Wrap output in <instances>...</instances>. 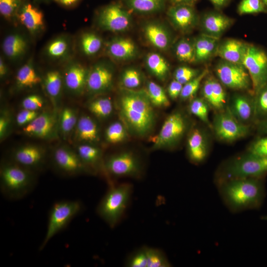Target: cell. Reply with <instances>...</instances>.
Instances as JSON below:
<instances>
[{"mask_svg":"<svg viewBox=\"0 0 267 267\" xmlns=\"http://www.w3.org/2000/svg\"><path fill=\"white\" fill-rule=\"evenodd\" d=\"M119 97L118 108L126 127L138 136H145L152 130L155 116L146 91L126 89Z\"/></svg>","mask_w":267,"mask_h":267,"instance_id":"1","label":"cell"},{"mask_svg":"<svg viewBox=\"0 0 267 267\" xmlns=\"http://www.w3.org/2000/svg\"><path fill=\"white\" fill-rule=\"evenodd\" d=\"M219 186L222 199L232 211L257 209L263 201L265 189L260 178L233 179Z\"/></svg>","mask_w":267,"mask_h":267,"instance_id":"2","label":"cell"},{"mask_svg":"<svg viewBox=\"0 0 267 267\" xmlns=\"http://www.w3.org/2000/svg\"><path fill=\"white\" fill-rule=\"evenodd\" d=\"M35 174V172L12 161L4 162L0 170L1 194L10 200H18L25 197L36 186Z\"/></svg>","mask_w":267,"mask_h":267,"instance_id":"3","label":"cell"},{"mask_svg":"<svg viewBox=\"0 0 267 267\" xmlns=\"http://www.w3.org/2000/svg\"><path fill=\"white\" fill-rule=\"evenodd\" d=\"M133 185L129 183L109 184V187L98 204L97 215L111 228L121 221L129 205Z\"/></svg>","mask_w":267,"mask_h":267,"instance_id":"4","label":"cell"},{"mask_svg":"<svg viewBox=\"0 0 267 267\" xmlns=\"http://www.w3.org/2000/svg\"><path fill=\"white\" fill-rule=\"evenodd\" d=\"M267 173V157L248 152L227 162L220 174L219 184L237 178H260Z\"/></svg>","mask_w":267,"mask_h":267,"instance_id":"5","label":"cell"},{"mask_svg":"<svg viewBox=\"0 0 267 267\" xmlns=\"http://www.w3.org/2000/svg\"><path fill=\"white\" fill-rule=\"evenodd\" d=\"M83 209L78 200H61L53 204L48 214L47 226L39 250H42L57 233L65 229Z\"/></svg>","mask_w":267,"mask_h":267,"instance_id":"6","label":"cell"},{"mask_svg":"<svg viewBox=\"0 0 267 267\" xmlns=\"http://www.w3.org/2000/svg\"><path fill=\"white\" fill-rule=\"evenodd\" d=\"M187 127L185 116L179 111L173 112L166 118L158 134L153 138V149L173 147L183 137Z\"/></svg>","mask_w":267,"mask_h":267,"instance_id":"7","label":"cell"},{"mask_svg":"<svg viewBox=\"0 0 267 267\" xmlns=\"http://www.w3.org/2000/svg\"><path fill=\"white\" fill-rule=\"evenodd\" d=\"M212 127L216 137L227 142L245 137L250 131L249 125L238 121L227 106L215 116Z\"/></svg>","mask_w":267,"mask_h":267,"instance_id":"8","label":"cell"},{"mask_svg":"<svg viewBox=\"0 0 267 267\" xmlns=\"http://www.w3.org/2000/svg\"><path fill=\"white\" fill-rule=\"evenodd\" d=\"M242 65L249 74L255 95L267 84V55L257 46L247 44Z\"/></svg>","mask_w":267,"mask_h":267,"instance_id":"9","label":"cell"},{"mask_svg":"<svg viewBox=\"0 0 267 267\" xmlns=\"http://www.w3.org/2000/svg\"><path fill=\"white\" fill-rule=\"evenodd\" d=\"M104 171L112 177L138 178L142 174L141 161L133 153L125 151L112 155L104 160Z\"/></svg>","mask_w":267,"mask_h":267,"instance_id":"10","label":"cell"},{"mask_svg":"<svg viewBox=\"0 0 267 267\" xmlns=\"http://www.w3.org/2000/svg\"><path fill=\"white\" fill-rule=\"evenodd\" d=\"M216 73L222 85L234 90L250 89L252 82L249 74L242 64L226 61L220 62L216 68Z\"/></svg>","mask_w":267,"mask_h":267,"instance_id":"11","label":"cell"},{"mask_svg":"<svg viewBox=\"0 0 267 267\" xmlns=\"http://www.w3.org/2000/svg\"><path fill=\"white\" fill-rule=\"evenodd\" d=\"M58 119L54 111L40 113L31 123L23 127L26 134L38 138L50 140L57 136Z\"/></svg>","mask_w":267,"mask_h":267,"instance_id":"12","label":"cell"},{"mask_svg":"<svg viewBox=\"0 0 267 267\" xmlns=\"http://www.w3.org/2000/svg\"><path fill=\"white\" fill-rule=\"evenodd\" d=\"M52 161L55 168L68 176L90 173L76 151L67 146L56 147L52 154Z\"/></svg>","mask_w":267,"mask_h":267,"instance_id":"13","label":"cell"},{"mask_svg":"<svg viewBox=\"0 0 267 267\" xmlns=\"http://www.w3.org/2000/svg\"><path fill=\"white\" fill-rule=\"evenodd\" d=\"M130 13L118 4L113 3L104 7L98 17L99 25L104 30L114 32H123L131 25Z\"/></svg>","mask_w":267,"mask_h":267,"instance_id":"14","label":"cell"},{"mask_svg":"<svg viewBox=\"0 0 267 267\" xmlns=\"http://www.w3.org/2000/svg\"><path fill=\"white\" fill-rule=\"evenodd\" d=\"M11 161L35 173L45 164L46 153L41 146L26 145L13 152Z\"/></svg>","mask_w":267,"mask_h":267,"instance_id":"15","label":"cell"},{"mask_svg":"<svg viewBox=\"0 0 267 267\" xmlns=\"http://www.w3.org/2000/svg\"><path fill=\"white\" fill-rule=\"evenodd\" d=\"M167 15L175 27L181 31L191 29L197 19V13L192 4L173 5L168 9Z\"/></svg>","mask_w":267,"mask_h":267,"instance_id":"16","label":"cell"},{"mask_svg":"<svg viewBox=\"0 0 267 267\" xmlns=\"http://www.w3.org/2000/svg\"><path fill=\"white\" fill-rule=\"evenodd\" d=\"M113 80L110 69L103 65H97L89 72L86 89L92 94L102 93L111 88Z\"/></svg>","mask_w":267,"mask_h":267,"instance_id":"17","label":"cell"},{"mask_svg":"<svg viewBox=\"0 0 267 267\" xmlns=\"http://www.w3.org/2000/svg\"><path fill=\"white\" fill-rule=\"evenodd\" d=\"M201 92L202 98L217 112L227 106L226 93L221 83L215 79L207 78L203 83Z\"/></svg>","mask_w":267,"mask_h":267,"instance_id":"18","label":"cell"},{"mask_svg":"<svg viewBox=\"0 0 267 267\" xmlns=\"http://www.w3.org/2000/svg\"><path fill=\"white\" fill-rule=\"evenodd\" d=\"M73 133L74 139L77 142L93 144L100 140L99 129L97 123L87 115L79 117Z\"/></svg>","mask_w":267,"mask_h":267,"instance_id":"19","label":"cell"},{"mask_svg":"<svg viewBox=\"0 0 267 267\" xmlns=\"http://www.w3.org/2000/svg\"><path fill=\"white\" fill-rule=\"evenodd\" d=\"M232 115L240 122L248 125L255 119L254 98L243 94H236L227 105Z\"/></svg>","mask_w":267,"mask_h":267,"instance_id":"20","label":"cell"},{"mask_svg":"<svg viewBox=\"0 0 267 267\" xmlns=\"http://www.w3.org/2000/svg\"><path fill=\"white\" fill-rule=\"evenodd\" d=\"M205 135L198 128L193 129L188 136L187 142L189 159L193 163L202 162L207 157L208 147Z\"/></svg>","mask_w":267,"mask_h":267,"instance_id":"21","label":"cell"},{"mask_svg":"<svg viewBox=\"0 0 267 267\" xmlns=\"http://www.w3.org/2000/svg\"><path fill=\"white\" fill-rule=\"evenodd\" d=\"M89 71L79 64L69 66L66 70L63 81L66 88L76 94H81L86 88Z\"/></svg>","mask_w":267,"mask_h":267,"instance_id":"22","label":"cell"},{"mask_svg":"<svg viewBox=\"0 0 267 267\" xmlns=\"http://www.w3.org/2000/svg\"><path fill=\"white\" fill-rule=\"evenodd\" d=\"M80 159L90 173L104 169L101 149L90 143H81L77 146L76 150Z\"/></svg>","mask_w":267,"mask_h":267,"instance_id":"23","label":"cell"},{"mask_svg":"<svg viewBox=\"0 0 267 267\" xmlns=\"http://www.w3.org/2000/svg\"><path fill=\"white\" fill-rule=\"evenodd\" d=\"M246 46L240 41L228 39L218 44L216 52L225 61L242 65Z\"/></svg>","mask_w":267,"mask_h":267,"instance_id":"24","label":"cell"},{"mask_svg":"<svg viewBox=\"0 0 267 267\" xmlns=\"http://www.w3.org/2000/svg\"><path fill=\"white\" fill-rule=\"evenodd\" d=\"M202 21V27L206 34L218 38L230 26L232 22L231 19L218 12L206 14Z\"/></svg>","mask_w":267,"mask_h":267,"instance_id":"25","label":"cell"},{"mask_svg":"<svg viewBox=\"0 0 267 267\" xmlns=\"http://www.w3.org/2000/svg\"><path fill=\"white\" fill-rule=\"evenodd\" d=\"M143 31L148 42L156 48L165 50L170 46V35L162 26L156 23H148L144 26Z\"/></svg>","mask_w":267,"mask_h":267,"instance_id":"26","label":"cell"},{"mask_svg":"<svg viewBox=\"0 0 267 267\" xmlns=\"http://www.w3.org/2000/svg\"><path fill=\"white\" fill-rule=\"evenodd\" d=\"M108 54L118 60H127L134 57L137 51L134 42L129 38H116L109 44Z\"/></svg>","mask_w":267,"mask_h":267,"instance_id":"27","label":"cell"},{"mask_svg":"<svg viewBox=\"0 0 267 267\" xmlns=\"http://www.w3.org/2000/svg\"><path fill=\"white\" fill-rule=\"evenodd\" d=\"M18 18L23 25L30 32L39 30L44 25L42 12L31 3L23 6L19 13Z\"/></svg>","mask_w":267,"mask_h":267,"instance_id":"28","label":"cell"},{"mask_svg":"<svg viewBox=\"0 0 267 267\" xmlns=\"http://www.w3.org/2000/svg\"><path fill=\"white\" fill-rule=\"evenodd\" d=\"M196 61L208 59L216 51L218 38L206 34L199 36L194 42Z\"/></svg>","mask_w":267,"mask_h":267,"instance_id":"29","label":"cell"},{"mask_svg":"<svg viewBox=\"0 0 267 267\" xmlns=\"http://www.w3.org/2000/svg\"><path fill=\"white\" fill-rule=\"evenodd\" d=\"M27 47L25 39L18 34L7 36L3 40L2 50L7 57L14 59L22 55Z\"/></svg>","mask_w":267,"mask_h":267,"instance_id":"30","label":"cell"},{"mask_svg":"<svg viewBox=\"0 0 267 267\" xmlns=\"http://www.w3.org/2000/svg\"><path fill=\"white\" fill-rule=\"evenodd\" d=\"M79 117L77 110L73 108L66 107L62 109L58 119V130L64 138L73 133Z\"/></svg>","mask_w":267,"mask_h":267,"instance_id":"31","label":"cell"},{"mask_svg":"<svg viewBox=\"0 0 267 267\" xmlns=\"http://www.w3.org/2000/svg\"><path fill=\"white\" fill-rule=\"evenodd\" d=\"M146 64L149 71L156 78L164 80L169 71V65L165 58L156 52L148 54L146 58Z\"/></svg>","mask_w":267,"mask_h":267,"instance_id":"32","label":"cell"},{"mask_svg":"<svg viewBox=\"0 0 267 267\" xmlns=\"http://www.w3.org/2000/svg\"><path fill=\"white\" fill-rule=\"evenodd\" d=\"M63 81L60 73L56 70L48 72L44 78V84L46 92L54 103L57 102L60 95Z\"/></svg>","mask_w":267,"mask_h":267,"instance_id":"33","label":"cell"},{"mask_svg":"<svg viewBox=\"0 0 267 267\" xmlns=\"http://www.w3.org/2000/svg\"><path fill=\"white\" fill-rule=\"evenodd\" d=\"M126 5L133 11L142 14H149L161 10L165 0H125Z\"/></svg>","mask_w":267,"mask_h":267,"instance_id":"34","label":"cell"},{"mask_svg":"<svg viewBox=\"0 0 267 267\" xmlns=\"http://www.w3.org/2000/svg\"><path fill=\"white\" fill-rule=\"evenodd\" d=\"M41 81V78L30 63L22 66L16 74L17 85L21 88H32L39 84Z\"/></svg>","mask_w":267,"mask_h":267,"instance_id":"35","label":"cell"},{"mask_svg":"<svg viewBox=\"0 0 267 267\" xmlns=\"http://www.w3.org/2000/svg\"><path fill=\"white\" fill-rule=\"evenodd\" d=\"M145 91L153 106L158 108L169 106V98L164 89L158 84L152 81L148 82Z\"/></svg>","mask_w":267,"mask_h":267,"instance_id":"36","label":"cell"},{"mask_svg":"<svg viewBox=\"0 0 267 267\" xmlns=\"http://www.w3.org/2000/svg\"><path fill=\"white\" fill-rule=\"evenodd\" d=\"M113 106L111 100L107 97L93 99L87 105L91 113L101 119H105L110 116L113 111Z\"/></svg>","mask_w":267,"mask_h":267,"instance_id":"37","label":"cell"},{"mask_svg":"<svg viewBox=\"0 0 267 267\" xmlns=\"http://www.w3.org/2000/svg\"><path fill=\"white\" fill-rule=\"evenodd\" d=\"M175 53L181 62L191 63L196 61L194 42L188 39H181L176 44Z\"/></svg>","mask_w":267,"mask_h":267,"instance_id":"38","label":"cell"},{"mask_svg":"<svg viewBox=\"0 0 267 267\" xmlns=\"http://www.w3.org/2000/svg\"><path fill=\"white\" fill-rule=\"evenodd\" d=\"M147 267H170L172 265L161 249L145 246Z\"/></svg>","mask_w":267,"mask_h":267,"instance_id":"39","label":"cell"},{"mask_svg":"<svg viewBox=\"0 0 267 267\" xmlns=\"http://www.w3.org/2000/svg\"><path fill=\"white\" fill-rule=\"evenodd\" d=\"M208 73L207 69L201 72L197 76L183 85L179 96L181 99H192L199 89L201 83Z\"/></svg>","mask_w":267,"mask_h":267,"instance_id":"40","label":"cell"},{"mask_svg":"<svg viewBox=\"0 0 267 267\" xmlns=\"http://www.w3.org/2000/svg\"><path fill=\"white\" fill-rule=\"evenodd\" d=\"M102 45V40L94 33H85L81 38V48L86 55H92L96 54L100 50Z\"/></svg>","mask_w":267,"mask_h":267,"instance_id":"41","label":"cell"},{"mask_svg":"<svg viewBox=\"0 0 267 267\" xmlns=\"http://www.w3.org/2000/svg\"><path fill=\"white\" fill-rule=\"evenodd\" d=\"M127 132L124 125L118 121L111 124L106 129L105 137L107 142L116 144L125 140Z\"/></svg>","mask_w":267,"mask_h":267,"instance_id":"42","label":"cell"},{"mask_svg":"<svg viewBox=\"0 0 267 267\" xmlns=\"http://www.w3.org/2000/svg\"><path fill=\"white\" fill-rule=\"evenodd\" d=\"M209 106L208 103L202 97L195 98L191 99L189 105V110L192 114L210 126L209 120Z\"/></svg>","mask_w":267,"mask_h":267,"instance_id":"43","label":"cell"},{"mask_svg":"<svg viewBox=\"0 0 267 267\" xmlns=\"http://www.w3.org/2000/svg\"><path fill=\"white\" fill-rule=\"evenodd\" d=\"M255 119L259 121L267 117V84L255 94Z\"/></svg>","mask_w":267,"mask_h":267,"instance_id":"44","label":"cell"},{"mask_svg":"<svg viewBox=\"0 0 267 267\" xmlns=\"http://www.w3.org/2000/svg\"><path fill=\"white\" fill-rule=\"evenodd\" d=\"M240 14H254L267 11V6L262 0H241L238 8Z\"/></svg>","mask_w":267,"mask_h":267,"instance_id":"45","label":"cell"},{"mask_svg":"<svg viewBox=\"0 0 267 267\" xmlns=\"http://www.w3.org/2000/svg\"><path fill=\"white\" fill-rule=\"evenodd\" d=\"M121 83L127 89H133L137 88L142 83L141 75L135 69L128 68L122 73Z\"/></svg>","mask_w":267,"mask_h":267,"instance_id":"46","label":"cell"},{"mask_svg":"<svg viewBox=\"0 0 267 267\" xmlns=\"http://www.w3.org/2000/svg\"><path fill=\"white\" fill-rule=\"evenodd\" d=\"M125 265L128 267H147L145 246L130 254L127 258Z\"/></svg>","mask_w":267,"mask_h":267,"instance_id":"47","label":"cell"},{"mask_svg":"<svg viewBox=\"0 0 267 267\" xmlns=\"http://www.w3.org/2000/svg\"><path fill=\"white\" fill-rule=\"evenodd\" d=\"M68 44L63 39H57L52 41L47 47L48 54L52 58H58L64 56L67 52Z\"/></svg>","mask_w":267,"mask_h":267,"instance_id":"48","label":"cell"},{"mask_svg":"<svg viewBox=\"0 0 267 267\" xmlns=\"http://www.w3.org/2000/svg\"><path fill=\"white\" fill-rule=\"evenodd\" d=\"M200 73L198 70L187 66H180L175 70L174 77L175 80L183 85Z\"/></svg>","mask_w":267,"mask_h":267,"instance_id":"49","label":"cell"},{"mask_svg":"<svg viewBox=\"0 0 267 267\" xmlns=\"http://www.w3.org/2000/svg\"><path fill=\"white\" fill-rule=\"evenodd\" d=\"M44 101L42 96L38 94H31L25 97L22 102L23 109L33 111H39L44 106Z\"/></svg>","mask_w":267,"mask_h":267,"instance_id":"50","label":"cell"},{"mask_svg":"<svg viewBox=\"0 0 267 267\" xmlns=\"http://www.w3.org/2000/svg\"><path fill=\"white\" fill-rule=\"evenodd\" d=\"M12 120L10 112L6 109L2 110L0 116V138L2 141L10 133Z\"/></svg>","mask_w":267,"mask_h":267,"instance_id":"51","label":"cell"},{"mask_svg":"<svg viewBox=\"0 0 267 267\" xmlns=\"http://www.w3.org/2000/svg\"><path fill=\"white\" fill-rule=\"evenodd\" d=\"M20 0H0V13L5 18H10L16 12Z\"/></svg>","mask_w":267,"mask_h":267,"instance_id":"52","label":"cell"},{"mask_svg":"<svg viewBox=\"0 0 267 267\" xmlns=\"http://www.w3.org/2000/svg\"><path fill=\"white\" fill-rule=\"evenodd\" d=\"M39 114L38 111L22 109L16 116V122L18 126L24 127L31 123Z\"/></svg>","mask_w":267,"mask_h":267,"instance_id":"53","label":"cell"},{"mask_svg":"<svg viewBox=\"0 0 267 267\" xmlns=\"http://www.w3.org/2000/svg\"><path fill=\"white\" fill-rule=\"evenodd\" d=\"M248 152L267 157V136L259 138L254 141L249 147Z\"/></svg>","mask_w":267,"mask_h":267,"instance_id":"54","label":"cell"},{"mask_svg":"<svg viewBox=\"0 0 267 267\" xmlns=\"http://www.w3.org/2000/svg\"><path fill=\"white\" fill-rule=\"evenodd\" d=\"M183 85L176 80H174L169 84L168 88V93L172 99H176L179 97Z\"/></svg>","mask_w":267,"mask_h":267,"instance_id":"55","label":"cell"},{"mask_svg":"<svg viewBox=\"0 0 267 267\" xmlns=\"http://www.w3.org/2000/svg\"><path fill=\"white\" fill-rule=\"evenodd\" d=\"M257 130L261 134H267V117L259 121Z\"/></svg>","mask_w":267,"mask_h":267,"instance_id":"56","label":"cell"},{"mask_svg":"<svg viewBox=\"0 0 267 267\" xmlns=\"http://www.w3.org/2000/svg\"><path fill=\"white\" fill-rule=\"evenodd\" d=\"M7 73V68L4 62L3 59L0 58V77L1 79H3Z\"/></svg>","mask_w":267,"mask_h":267,"instance_id":"57","label":"cell"},{"mask_svg":"<svg viewBox=\"0 0 267 267\" xmlns=\"http://www.w3.org/2000/svg\"><path fill=\"white\" fill-rule=\"evenodd\" d=\"M217 8H220L224 6L229 0H209Z\"/></svg>","mask_w":267,"mask_h":267,"instance_id":"58","label":"cell"},{"mask_svg":"<svg viewBox=\"0 0 267 267\" xmlns=\"http://www.w3.org/2000/svg\"><path fill=\"white\" fill-rule=\"evenodd\" d=\"M197 0H170L173 5L179 4H193Z\"/></svg>","mask_w":267,"mask_h":267,"instance_id":"59","label":"cell"},{"mask_svg":"<svg viewBox=\"0 0 267 267\" xmlns=\"http://www.w3.org/2000/svg\"><path fill=\"white\" fill-rule=\"evenodd\" d=\"M58 2L64 5H70L74 3L78 0H55Z\"/></svg>","mask_w":267,"mask_h":267,"instance_id":"60","label":"cell"},{"mask_svg":"<svg viewBox=\"0 0 267 267\" xmlns=\"http://www.w3.org/2000/svg\"><path fill=\"white\" fill-rule=\"evenodd\" d=\"M262 219L267 221V216L262 217Z\"/></svg>","mask_w":267,"mask_h":267,"instance_id":"61","label":"cell"},{"mask_svg":"<svg viewBox=\"0 0 267 267\" xmlns=\"http://www.w3.org/2000/svg\"><path fill=\"white\" fill-rule=\"evenodd\" d=\"M265 4L267 6V0H262Z\"/></svg>","mask_w":267,"mask_h":267,"instance_id":"62","label":"cell"}]
</instances>
